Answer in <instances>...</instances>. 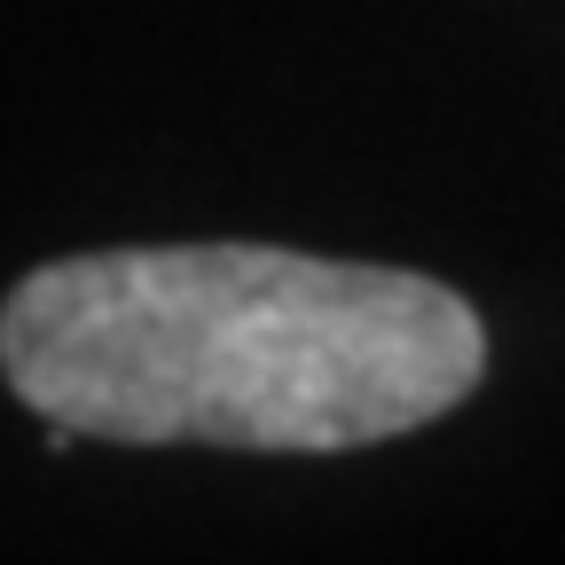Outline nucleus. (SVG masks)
I'll return each instance as SVG.
<instances>
[{
	"label": "nucleus",
	"mask_w": 565,
	"mask_h": 565,
	"mask_svg": "<svg viewBox=\"0 0 565 565\" xmlns=\"http://www.w3.org/2000/svg\"><path fill=\"white\" fill-rule=\"evenodd\" d=\"M479 370L487 330L448 282L275 244L79 252L0 299L17 401L126 448H377L448 416Z\"/></svg>",
	"instance_id": "1"
}]
</instances>
